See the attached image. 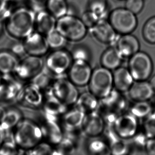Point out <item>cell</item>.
<instances>
[{"label": "cell", "mask_w": 155, "mask_h": 155, "mask_svg": "<svg viewBox=\"0 0 155 155\" xmlns=\"http://www.w3.org/2000/svg\"><path fill=\"white\" fill-rule=\"evenodd\" d=\"M36 16V13L29 7H19L9 14L5 29L11 37L23 40L34 31Z\"/></svg>", "instance_id": "obj_1"}, {"label": "cell", "mask_w": 155, "mask_h": 155, "mask_svg": "<svg viewBox=\"0 0 155 155\" xmlns=\"http://www.w3.org/2000/svg\"><path fill=\"white\" fill-rule=\"evenodd\" d=\"M13 130L16 144L22 151L32 149L43 140L40 126L29 119H23Z\"/></svg>", "instance_id": "obj_2"}, {"label": "cell", "mask_w": 155, "mask_h": 155, "mask_svg": "<svg viewBox=\"0 0 155 155\" xmlns=\"http://www.w3.org/2000/svg\"><path fill=\"white\" fill-rule=\"evenodd\" d=\"M56 29L67 41L72 42L83 40L88 31L81 19L68 14L57 19Z\"/></svg>", "instance_id": "obj_3"}, {"label": "cell", "mask_w": 155, "mask_h": 155, "mask_svg": "<svg viewBox=\"0 0 155 155\" xmlns=\"http://www.w3.org/2000/svg\"><path fill=\"white\" fill-rule=\"evenodd\" d=\"M109 21L118 34H130L137 28L138 21L136 14L126 8H117L109 15Z\"/></svg>", "instance_id": "obj_4"}, {"label": "cell", "mask_w": 155, "mask_h": 155, "mask_svg": "<svg viewBox=\"0 0 155 155\" xmlns=\"http://www.w3.org/2000/svg\"><path fill=\"white\" fill-rule=\"evenodd\" d=\"M71 54L63 49L53 50L46 58L45 68L56 79L65 77L66 72L70 68Z\"/></svg>", "instance_id": "obj_5"}, {"label": "cell", "mask_w": 155, "mask_h": 155, "mask_svg": "<svg viewBox=\"0 0 155 155\" xmlns=\"http://www.w3.org/2000/svg\"><path fill=\"white\" fill-rule=\"evenodd\" d=\"M90 92L98 98L106 97L112 90L113 75L106 68H98L91 74L89 82Z\"/></svg>", "instance_id": "obj_6"}, {"label": "cell", "mask_w": 155, "mask_h": 155, "mask_svg": "<svg viewBox=\"0 0 155 155\" xmlns=\"http://www.w3.org/2000/svg\"><path fill=\"white\" fill-rule=\"evenodd\" d=\"M45 62L41 57L28 55L19 61L14 74L21 81H31L43 70Z\"/></svg>", "instance_id": "obj_7"}, {"label": "cell", "mask_w": 155, "mask_h": 155, "mask_svg": "<svg viewBox=\"0 0 155 155\" xmlns=\"http://www.w3.org/2000/svg\"><path fill=\"white\" fill-rule=\"evenodd\" d=\"M44 97L43 91L31 81L23 85L16 101L23 107L37 110L41 108Z\"/></svg>", "instance_id": "obj_8"}, {"label": "cell", "mask_w": 155, "mask_h": 155, "mask_svg": "<svg viewBox=\"0 0 155 155\" xmlns=\"http://www.w3.org/2000/svg\"><path fill=\"white\" fill-rule=\"evenodd\" d=\"M129 68L133 79L137 81H145L152 72V61L147 53L139 51L130 57Z\"/></svg>", "instance_id": "obj_9"}, {"label": "cell", "mask_w": 155, "mask_h": 155, "mask_svg": "<svg viewBox=\"0 0 155 155\" xmlns=\"http://www.w3.org/2000/svg\"><path fill=\"white\" fill-rule=\"evenodd\" d=\"M76 85L65 77L54 81L51 90L53 95L66 106L75 104L79 97Z\"/></svg>", "instance_id": "obj_10"}, {"label": "cell", "mask_w": 155, "mask_h": 155, "mask_svg": "<svg viewBox=\"0 0 155 155\" xmlns=\"http://www.w3.org/2000/svg\"><path fill=\"white\" fill-rule=\"evenodd\" d=\"M2 75L0 82V102L9 103L17 100L23 84L16 76Z\"/></svg>", "instance_id": "obj_11"}, {"label": "cell", "mask_w": 155, "mask_h": 155, "mask_svg": "<svg viewBox=\"0 0 155 155\" xmlns=\"http://www.w3.org/2000/svg\"><path fill=\"white\" fill-rule=\"evenodd\" d=\"M23 40L22 43L28 55L42 57L46 55L50 49L46 36L37 31Z\"/></svg>", "instance_id": "obj_12"}, {"label": "cell", "mask_w": 155, "mask_h": 155, "mask_svg": "<svg viewBox=\"0 0 155 155\" xmlns=\"http://www.w3.org/2000/svg\"><path fill=\"white\" fill-rule=\"evenodd\" d=\"M41 106L44 118L58 120L67 111L68 106L55 97L51 90L44 92Z\"/></svg>", "instance_id": "obj_13"}, {"label": "cell", "mask_w": 155, "mask_h": 155, "mask_svg": "<svg viewBox=\"0 0 155 155\" xmlns=\"http://www.w3.org/2000/svg\"><path fill=\"white\" fill-rule=\"evenodd\" d=\"M89 30L93 38L101 44H114L119 36L108 20L104 18L100 19Z\"/></svg>", "instance_id": "obj_14"}, {"label": "cell", "mask_w": 155, "mask_h": 155, "mask_svg": "<svg viewBox=\"0 0 155 155\" xmlns=\"http://www.w3.org/2000/svg\"><path fill=\"white\" fill-rule=\"evenodd\" d=\"M137 119L131 113H122L118 116L112 127L121 138L130 139L137 131Z\"/></svg>", "instance_id": "obj_15"}, {"label": "cell", "mask_w": 155, "mask_h": 155, "mask_svg": "<svg viewBox=\"0 0 155 155\" xmlns=\"http://www.w3.org/2000/svg\"><path fill=\"white\" fill-rule=\"evenodd\" d=\"M127 107V101L120 91L112 90L106 97L101 99L98 110H104L120 115Z\"/></svg>", "instance_id": "obj_16"}, {"label": "cell", "mask_w": 155, "mask_h": 155, "mask_svg": "<svg viewBox=\"0 0 155 155\" xmlns=\"http://www.w3.org/2000/svg\"><path fill=\"white\" fill-rule=\"evenodd\" d=\"M40 126L44 141L56 146L62 140L64 133L58 120L44 118Z\"/></svg>", "instance_id": "obj_17"}, {"label": "cell", "mask_w": 155, "mask_h": 155, "mask_svg": "<svg viewBox=\"0 0 155 155\" xmlns=\"http://www.w3.org/2000/svg\"><path fill=\"white\" fill-rule=\"evenodd\" d=\"M92 73L88 61L75 60L70 68L69 77L75 85L83 86L89 83Z\"/></svg>", "instance_id": "obj_18"}, {"label": "cell", "mask_w": 155, "mask_h": 155, "mask_svg": "<svg viewBox=\"0 0 155 155\" xmlns=\"http://www.w3.org/2000/svg\"><path fill=\"white\" fill-rule=\"evenodd\" d=\"M105 124L97 111L86 114L81 125L85 136L95 137L99 136L105 129Z\"/></svg>", "instance_id": "obj_19"}, {"label": "cell", "mask_w": 155, "mask_h": 155, "mask_svg": "<svg viewBox=\"0 0 155 155\" xmlns=\"http://www.w3.org/2000/svg\"><path fill=\"white\" fill-rule=\"evenodd\" d=\"M116 48L123 58H130L139 51L140 45L137 37L130 34L120 35L116 43Z\"/></svg>", "instance_id": "obj_20"}, {"label": "cell", "mask_w": 155, "mask_h": 155, "mask_svg": "<svg viewBox=\"0 0 155 155\" xmlns=\"http://www.w3.org/2000/svg\"><path fill=\"white\" fill-rule=\"evenodd\" d=\"M57 21V19L45 9L36 13L35 28L46 36L56 30Z\"/></svg>", "instance_id": "obj_21"}, {"label": "cell", "mask_w": 155, "mask_h": 155, "mask_svg": "<svg viewBox=\"0 0 155 155\" xmlns=\"http://www.w3.org/2000/svg\"><path fill=\"white\" fill-rule=\"evenodd\" d=\"M128 91L130 97L136 102L147 101L153 96L154 91L150 83L144 81L133 83Z\"/></svg>", "instance_id": "obj_22"}, {"label": "cell", "mask_w": 155, "mask_h": 155, "mask_svg": "<svg viewBox=\"0 0 155 155\" xmlns=\"http://www.w3.org/2000/svg\"><path fill=\"white\" fill-rule=\"evenodd\" d=\"M75 104V108L86 114L97 111L99 101L94 94L91 92L82 93L79 96Z\"/></svg>", "instance_id": "obj_23"}, {"label": "cell", "mask_w": 155, "mask_h": 155, "mask_svg": "<svg viewBox=\"0 0 155 155\" xmlns=\"http://www.w3.org/2000/svg\"><path fill=\"white\" fill-rule=\"evenodd\" d=\"M19 62L18 58L11 51H0V73L2 75L14 74Z\"/></svg>", "instance_id": "obj_24"}, {"label": "cell", "mask_w": 155, "mask_h": 155, "mask_svg": "<svg viewBox=\"0 0 155 155\" xmlns=\"http://www.w3.org/2000/svg\"><path fill=\"white\" fill-rule=\"evenodd\" d=\"M113 85L121 92L127 91L133 83V79L129 70L124 68L117 69L113 75Z\"/></svg>", "instance_id": "obj_25"}, {"label": "cell", "mask_w": 155, "mask_h": 155, "mask_svg": "<svg viewBox=\"0 0 155 155\" xmlns=\"http://www.w3.org/2000/svg\"><path fill=\"white\" fill-rule=\"evenodd\" d=\"M85 116L83 112L75 108L66 111L61 117V127L63 131L81 127Z\"/></svg>", "instance_id": "obj_26"}, {"label": "cell", "mask_w": 155, "mask_h": 155, "mask_svg": "<svg viewBox=\"0 0 155 155\" xmlns=\"http://www.w3.org/2000/svg\"><path fill=\"white\" fill-rule=\"evenodd\" d=\"M23 119V114L20 110L16 107H10L6 109L0 127L3 130H13Z\"/></svg>", "instance_id": "obj_27"}, {"label": "cell", "mask_w": 155, "mask_h": 155, "mask_svg": "<svg viewBox=\"0 0 155 155\" xmlns=\"http://www.w3.org/2000/svg\"><path fill=\"white\" fill-rule=\"evenodd\" d=\"M123 57L116 47H111L106 50L101 57V62L104 68L113 70L118 68Z\"/></svg>", "instance_id": "obj_28"}, {"label": "cell", "mask_w": 155, "mask_h": 155, "mask_svg": "<svg viewBox=\"0 0 155 155\" xmlns=\"http://www.w3.org/2000/svg\"><path fill=\"white\" fill-rule=\"evenodd\" d=\"M45 9L56 18L68 14V5L66 0H46Z\"/></svg>", "instance_id": "obj_29"}, {"label": "cell", "mask_w": 155, "mask_h": 155, "mask_svg": "<svg viewBox=\"0 0 155 155\" xmlns=\"http://www.w3.org/2000/svg\"><path fill=\"white\" fill-rule=\"evenodd\" d=\"M56 78L44 67L42 71L36 76L31 82L37 85L43 93L51 90Z\"/></svg>", "instance_id": "obj_30"}, {"label": "cell", "mask_w": 155, "mask_h": 155, "mask_svg": "<svg viewBox=\"0 0 155 155\" xmlns=\"http://www.w3.org/2000/svg\"><path fill=\"white\" fill-rule=\"evenodd\" d=\"M108 145L111 154L115 155H122L127 154L129 147L127 143L118 136H116L109 141Z\"/></svg>", "instance_id": "obj_31"}, {"label": "cell", "mask_w": 155, "mask_h": 155, "mask_svg": "<svg viewBox=\"0 0 155 155\" xmlns=\"http://www.w3.org/2000/svg\"><path fill=\"white\" fill-rule=\"evenodd\" d=\"M142 36L147 43L155 44V16L149 18L143 25Z\"/></svg>", "instance_id": "obj_32"}, {"label": "cell", "mask_w": 155, "mask_h": 155, "mask_svg": "<svg viewBox=\"0 0 155 155\" xmlns=\"http://www.w3.org/2000/svg\"><path fill=\"white\" fill-rule=\"evenodd\" d=\"M46 37L50 49L53 50L62 49L68 41L56 29L49 33Z\"/></svg>", "instance_id": "obj_33"}, {"label": "cell", "mask_w": 155, "mask_h": 155, "mask_svg": "<svg viewBox=\"0 0 155 155\" xmlns=\"http://www.w3.org/2000/svg\"><path fill=\"white\" fill-rule=\"evenodd\" d=\"M55 147L53 155H71L75 152L76 148L75 142L64 136L62 140Z\"/></svg>", "instance_id": "obj_34"}, {"label": "cell", "mask_w": 155, "mask_h": 155, "mask_svg": "<svg viewBox=\"0 0 155 155\" xmlns=\"http://www.w3.org/2000/svg\"><path fill=\"white\" fill-rule=\"evenodd\" d=\"M151 111V106L147 101H137L131 108L130 113L137 118H142L148 116Z\"/></svg>", "instance_id": "obj_35"}, {"label": "cell", "mask_w": 155, "mask_h": 155, "mask_svg": "<svg viewBox=\"0 0 155 155\" xmlns=\"http://www.w3.org/2000/svg\"><path fill=\"white\" fill-rule=\"evenodd\" d=\"M89 152L93 155H107L111 154L108 144L100 140H95L90 143Z\"/></svg>", "instance_id": "obj_36"}, {"label": "cell", "mask_w": 155, "mask_h": 155, "mask_svg": "<svg viewBox=\"0 0 155 155\" xmlns=\"http://www.w3.org/2000/svg\"><path fill=\"white\" fill-rule=\"evenodd\" d=\"M88 10L96 13L101 18H104L107 8V0H88Z\"/></svg>", "instance_id": "obj_37"}, {"label": "cell", "mask_w": 155, "mask_h": 155, "mask_svg": "<svg viewBox=\"0 0 155 155\" xmlns=\"http://www.w3.org/2000/svg\"><path fill=\"white\" fill-rule=\"evenodd\" d=\"M54 149L53 146L43 140L27 152L30 155H53Z\"/></svg>", "instance_id": "obj_38"}, {"label": "cell", "mask_w": 155, "mask_h": 155, "mask_svg": "<svg viewBox=\"0 0 155 155\" xmlns=\"http://www.w3.org/2000/svg\"><path fill=\"white\" fill-rule=\"evenodd\" d=\"M143 129L148 138L155 137V113H151L146 117Z\"/></svg>", "instance_id": "obj_39"}, {"label": "cell", "mask_w": 155, "mask_h": 155, "mask_svg": "<svg viewBox=\"0 0 155 155\" xmlns=\"http://www.w3.org/2000/svg\"><path fill=\"white\" fill-rule=\"evenodd\" d=\"M20 150L16 142L3 141L0 147V155H17L19 154Z\"/></svg>", "instance_id": "obj_40"}, {"label": "cell", "mask_w": 155, "mask_h": 155, "mask_svg": "<svg viewBox=\"0 0 155 155\" xmlns=\"http://www.w3.org/2000/svg\"><path fill=\"white\" fill-rule=\"evenodd\" d=\"M81 19L88 29H90L101 18L96 13L88 10L82 14Z\"/></svg>", "instance_id": "obj_41"}, {"label": "cell", "mask_w": 155, "mask_h": 155, "mask_svg": "<svg viewBox=\"0 0 155 155\" xmlns=\"http://www.w3.org/2000/svg\"><path fill=\"white\" fill-rule=\"evenodd\" d=\"M144 7V0H126L125 8L136 15L140 13Z\"/></svg>", "instance_id": "obj_42"}, {"label": "cell", "mask_w": 155, "mask_h": 155, "mask_svg": "<svg viewBox=\"0 0 155 155\" xmlns=\"http://www.w3.org/2000/svg\"><path fill=\"white\" fill-rule=\"evenodd\" d=\"M71 57L75 60H83L88 61L89 58V53L87 50L83 47H75L72 50L71 53Z\"/></svg>", "instance_id": "obj_43"}, {"label": "cell", "mask_w": 155, "mask_h": 155, "mask_svg": "<svg viewBox=\"0 0 155 155\" xmlns=\"http://www.w3.org/2000/svg\"><path fill=\"white\" fill-rule=\"evenodd\" d=\"M131 138H132V140L134 145L137 147H145L146 143L148 139V138L146 136L144 131L143 132H138L137 131Z\"/></svg>", "instance_id": "obj_44"}, {"label": "cell", "mask_w": 155, "mask_h": 155, "mask_svg": "<svg viewBox=\"0 0 155 155\" xmlns=\"http://www.w3.org/2000/svg\"><path fill=\"white\" fill-rule=\"evenodd\" d=\"M11 51L13 52L18 58L27 54L23 43H14L11 47Z\"/></svg>", "instance_id": "obj_45"}, {"label": "cell", "mask_w": 155, "mask_h": 155, "mask_svg": "<svg viewBox=\"0 0 155 155\" xmlns=\"http://www.w3.org/2000/svg\"><path fill=\"white\" fill-rule=\"evenodd\" d=\"M145 148L148 154L155 155V137L148 138Z\"/></svg>", "instance_id": "obj_46"}, {"label": "cell", "mask_w": 155, "mask_h": 155, "mask_svg": "<svg viewBox=\"0 0 155 155\" xmlns=\"http://www.w3.org/2000/svg\"><path fill=\"white\" fill-rule=\"evenodd\" d=\"M10 2V0H0V17L3 19H4L3 14H5V11Z\"/></svg>", "instance_id": "obj_47"}, {"label": "cell", "mask_w": 155, "mask_h": 155, "mask_svg": "<svg viewBox=\"0 0 155 155\" xmlns=\"http://www.w3.org/2000/svg\"><path fill=\"white\" fill-rule=\"evenodd\" d=\"M6 109L4 107L0 105V124L2 123L3 118H4V116L6 113Z\"/></svg>", "instance_id": "obj_48"}, {"label": "cell", "mask_w": 155, "mask_h": 155, "mask_svg": "<svg viewBox=\"0 0 155 155\" xmlns=\"http://www.w3.org/2000/svg\"><path fill=\"white\" fill-rule=\"evenodd\" d=\"M4 19L0 17V37L3 34L4 29L5 28V24L4 23Z\"/></svg>", "instance_id": "obj_49"}, {"label": "cell", "mask_w": 155, "mask_h": 155, "mask_svg": "<svg viewBox=\"0 0 155 155\" xmlns=\"http://www.w3.org/2000/svg\"><path fill=\"white\" fill-rule=\"evenodd\" d=\"M3 137H4V130L1 127H0V147L3 143Z\"/></svg>", "instance_id": "obj_50"}, {"label": "cell", "mask_w": 155, "mask_h": 155, "mask_svg": "<svg viewBox=\"0 0 155 155\" xmlns=\"http://www.w3.org/2000/svg\"><path fill=\"white\" fill-rule=\"evenodd\" d=\"M149 83H150V85H151L152 87L153 88L154 90L155 91V75L151 78L150 82Z\"/></svg>", "instance_id": "obj_51"}, {"label": "cell", "mask_w": 155, "mask_h": 155, "mask_svg": "<svg viewBox=\"0 0 155 155\" xmlns=\"http://www.w3.org/2000/svg\"><path fill=\"white\" fill-rule=\"evenodd\" d=\"M31 1L34 2H40V3H42L43 2L46 1V0H31Z\"/></svg>", "instance_id": "obj_52"}, {"label": "cell", "mask_w": 155, "mask_h": 155, "mask_svg": "<svg viewBox=\"0 0 155 155\" xmlns=\"http://www.w3.org/2000/svg\"><path fill=\"white\" fill-rule=\"evenodd\" d=\"M24 0H10V2H19L22 1Z\"/></svg>", "instance_id": "obj_53"}, {"label": "cell", "mask_w": 155, "mask_h": 155, "mask_svg": "<svg viewBox=\"0 0 155 155\" xmlns=\"http://www.w3.org/2000/svg\"><path fill=\"white\" fill-rule=\"evenodd\" d=\"M2 78V75L0 73V82H1V81Z\"/></svg>", "instance_id": "obj_54"}, {"label": "cell", "mask_w": 155, "mask_h": 155, "mask_svg": "<svg viewBox=\"0 0 155 155\" xmlns=\"http://www.w3.org/2000/svg\"><path fill=\"white\" fill-rule=\"evenodd\" d=\"M119 1H123V0H119Z\"/></svg>", "instance_id": "obj_55"}]
</instances>
